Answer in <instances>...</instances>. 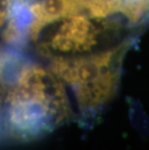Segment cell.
Here are the masks:
<instances>
[{
    "label": "cell",
    "mask_w": 149,
    "mask_h": 150,
    "mask_svg": "<svg viewBox=\"0 0 149 150\" xmlns=\"http://www.w3.org/2000/svg\"><path fill=\"white\" fill-rule=\"evenodd\" d=\"M2 133L10 143L44 138L74 118L66 86L52 70L23 63L2 89Z\"/></svg>",
    "instance_id": "6da1fadb"
},
{
    "label": "cell",
    "mask_w": 149,
    "mask_h": 150,
    "mask_svg": "<svg viewBox=\"0 0 149 150\" xmlns=\"http://www.w3.org/2000/svg\"><path fill=\"white\" fill-rule=\"evenodd\" d=\"M135 38L98 52L50 60V70L72 90L83 121L95 119L115 96L123 59Z\"/></svg>",
    "instance_id": "7a4b0ae2"
},
{
    "label": "cell",
    "mask_w": 149,
    "mask_h": 150,
    "mask_svg": "<svg viewBox=\"0 0 149 150\" xmlns=\"http://www.w3.org/2000/svg\"><path fill=\"white\" fill-rule=\"evenodd\" d=\"M53 20L81 15L137 33L149 21V0H49Z\"/></svg>",
    "instance_id": "3957f363"
}]
</instances>
